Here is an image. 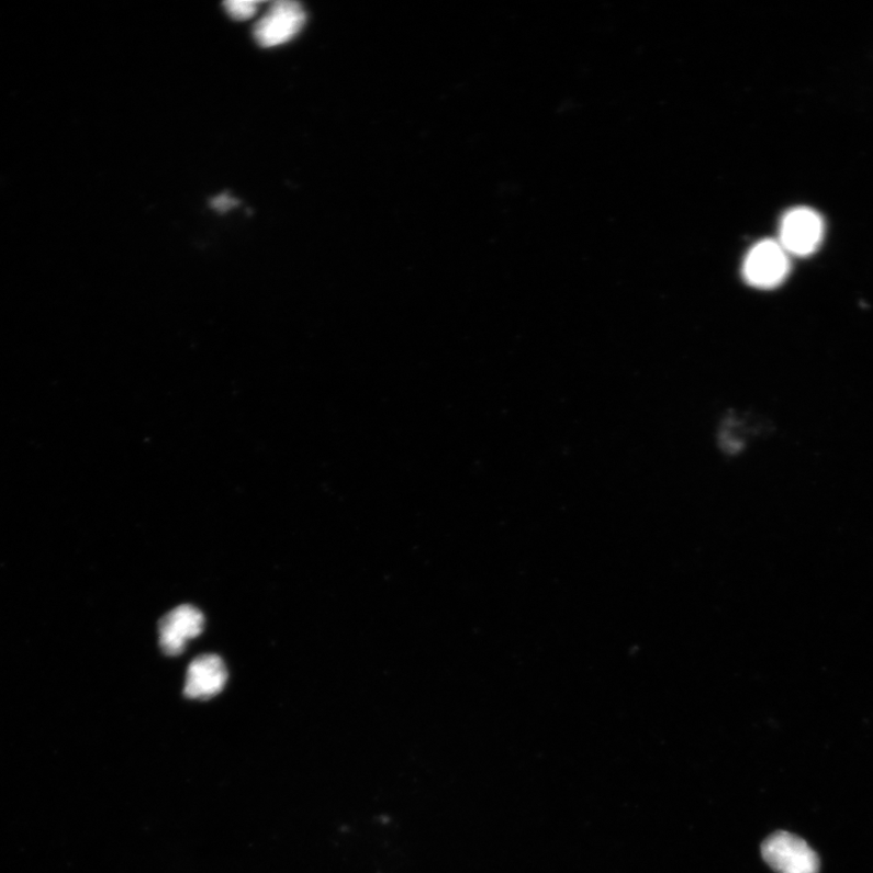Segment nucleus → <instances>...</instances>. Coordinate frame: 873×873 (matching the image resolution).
<instances>
[{
  "label": "nucleus",
  "mask_w": 873,
  "mask_h": 873,
  "mask_svg": "<svg viewBox=\"0 0 873 873\" xmlns=\"http://www.w3.org/2000/svg\"><path fill=\"white\" fill-rule=\"evenodd\" d=\"M768 865L777 873H819L820 859L801 837L777 831L766 838L761 847Z\"/></svg>",
  "instance_id": "nucleus-1"
},
{
  "label": "nucleus",
  "mask_w": 873,
  "mask_h": 873,
  "mask_svg": "<svg viewBox=\"0 0 873 873\" xmlns=\"http://www.w3.org/2000/svg\"><path fill=\"white\" fill-rule=\"evenodd\" d=\"M790 272V255L777 240L757 243L742 265V276L750 286L774 289L782 284Z\"/></svg>",
  "instance_id": "nucleus-2"
},
{
  "label": "nucleus",
  "mask_w": 873,
  "mask_h": 873,
  "mask_svg": "<svg viewBox=\"0 0 873 873\" xmlns=\"http://www.w3.org/2000/svg\"><path fill=\"white\" fill-rule=\"evenodd\" d=\"M824 233L822 217L813 209L799 206L785 214L777 242L788 255L805 258L818 250Z\"/></svg>",
  "instance_id": "nucleus-3"
},
{
  "label": "nucleus",
  "mask_w": 873,
  "mask_h": 873,
  "mask_svg": "<svg viewBox=\"0 0 873 873\" xmlns=\"http://www.w3.org/2000/svg\"><path fill=\"white\" fill-rule=\"evenodd\" d=\"M306 14L304 9L290 0H281L271 5L254 30V37L264 48H273L293 40L304 27Z\"/></svg>",
  "instance_id": "nucleus-4"
},
{
  "label": "nucleus",
  "mask_w": 873,
  "mask_h": 873,
  "mask_svg": "<svg viewBox=\"0 0 873 873\" xmlns=\"http://www.w3.org/2000/svg\"><path fill=\"white\" fill-rule=\"evenodd\" d=\"M159 646L168 657H179L188 640L201 636L204 630V615L191 604H182L163 616L158 625Z\"/></svg>",
  "instance_id": "nucleus-5"
},
{
  "label": "nucleus",
  "mask_w": 873,
  "mask_h": 873,
  "mask_svg": "<svg viewBox=\"0 0 873 873\" xmlns=\"http://www.w3.org/2000/svg\"><path fill=\"white\" fill-rule=\"evenodd\" d=\"M228 679L223 659L215 654L195 658L186 674L183 694L189 698L208 701L224 691Z\"/></svg>",
  "instance_id": "nucleus-6"
},
{
  "label": "nucleus",
  "mask_w": 873,
  "mask_h": 873,
  "mask_svg": "<svg viewBox=\"0 0 873 873\" xmlns=\"http://www.w3.org/2000/svg\"><path fill=\"white\" fill-rule=\"evenodd\" d=\"M260 2H238V0H231L224 4L228 15L236 20H248L258 13Z\"/></svg>",
  "instance_id": "nucleus-7"
},
{
  "label": "nucleus",
  "mask_w": 873,
  "mask_h": 873,
  "mask_svg": "<svg viewBox=\"0 0 873 873\" xmlns=\"http://www.w3.org/2000/svg\"><path fill=\"white\" fill-rule=\"evenodd\" d=\"M237 203L238 202L233 200V198H231L230 195L223 194L215 198V200L213 201V208H215L216 211L219 212L225 213L230 211V209H232L233 206L237 205Z\"/></svg>",
  "instance_id": "nucleus-8"
}]
</instances>
